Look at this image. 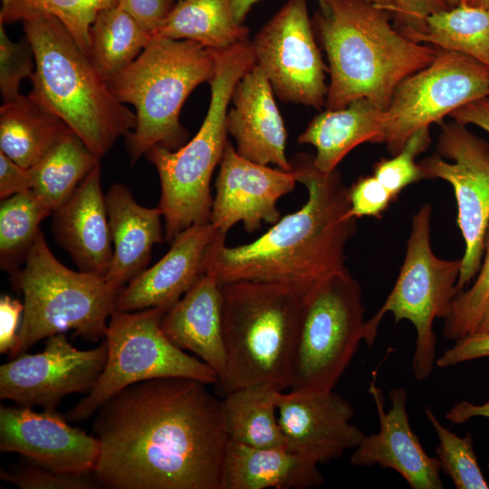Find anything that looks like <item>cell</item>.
Here are the masks:
<instances>
[{
  "mask_svg": "<svg viewBox=\"0 0 489 489\" xmlns=\"http://www.w3.org/2000/svg\"><path fill=\"white\" fill-rule=\"evenodd\" d=\"M206 386L187 378L153 379L104 402L92 426L99 485L221 489L229 436L223 402Z\"/></svg>",
  "mask_w": 489,
  "mask_h": 489,
  "instance_id": "6da1fadb",
  "label": "cell"
},
{
  "mask_svg": "<svg viewBox=\"0 0 489 489\" xmlns=\"http://www.w3.org/2000/svg\"><path fill=\"white\" fill-rule=\"evenodd\" d=\"M292 171L307 189L297 211L281 217L257 239L229 247L218 233L208 246L203 273H212L221 285L258 281L290 287L302 297L345 265V246L357 230L350 214L348 188L339 171H319L312 156L297 155Z\"/></svg>",
  "mask_w": 489,
  "mask_h": 489,
  "instance_id": "7a4b0ae2",
  "label": "cell"
},
{
  "mask_svg": "<svg viewBox=\"0 0 489 489\" xmlns=\"http://www.w3.org/2000/svg\"><path fill=\"white\" fill-rule=\"evenodd\" d=\"M312 20L329 62L326 110L368 99L385 110L401 81L429 65L438 48L410 40L368 0H327Z\"/></svg>",
  "mask_w": 489,
  "mask_h": 489,
  "instance_id": "3957f363",
  "label": "cell"
},
{
  "mask_svg": "<svg viewBox=\"0 0 489 489\" xmlns=\"http://www.w3.org/2000/svg\"><path fill=\"white\" fill-rule=\"evenodd\" d=\"M35 69L28 96L61 119L97 157L136 126V114L112 93L92 60L56 17L35 14L22 21Z\"/></svg>",
  "mask_w": 489,
  "mask_h": 489,
  "instance_id": "277c9868",
  "label": "cell"
},
{
  "mask_svg": "<svg viewBox=\"0 0 489 489\" xmlns=\"http://www.w3.org/2000/svg\"><path fill=\"white\" fill-rule=\"evenodd\" d=\"M302 296L273 283L222 285L226 393L248 386L290 388L302 314Z\"/></svg>",
  "mask_w": 489,
  "mask_h": 489,
  "instance_id": "5b68a950",
  "label": "cell"
},
{
  "mask_svg": "<svg viewBox=\"0 0 489 489\" xmlns=\"http://www.w3.org/2000/svg\"><path fill=\"white\" fill-rule=\"evenodd\" d=\"M216 72L206 118L194 138L177 149L154 146L145 155L158 170L165 220V238L171 243L185 229L210 222V182L227 144L226 115L234 90L255 64L250 41L216 51Z\"/></svg>",
  "mask_w": 489,
  "mask_h": 489,
  "instance_id": "8992f818",
  "label": "cell"
},
{
  "mask_svg": "<svg viewBox=\"0 0 489 489\" xmlns=\"http://www.w3.org/2000/svg\"><path fill=\"white\" fill-rule=\"evenodd\" d=\"M216 72L214 50L189 40L153 38L126 69L109 82L114 96L135 108L136 126L126 136L131 165L154 146H183L188 136L181 108L199 84Z\"/></svg>",
  "mask_w": 489,
  "mask_h": 489,
  "instance_id": "52a82bcc",
  "label": "cell"
},
{
  "mask_svg": "<svg viewBox=\"0 0 489 489\" xmlns=\"http://www.w3.org/2000/svg\"><path fill=\"white\" fill-rule=\"evenodd\" d=\"M24 258V268L14 273L24 295V312L11 359L69 330L87 341L105 337L121 290L113 289L102 275L76 272L60 263L42 231Z\"/></svg>",
  "mask_w": 489,
  "mask_h": 489,
  "instance_id": "ba28073f",
  "label": "cell"
},
{
  "mask_svg": "<svg viewBox=\"0 0 489 489\" xmlns=\"http://www.w3.org/2000/svg\"><path fill=\"white\" fill-rule=\"evenodd\" d=\"M166 311L149 308L112 312L104 337L108 352L103 371L91 391L64 414L68 421L86 420L110 397L140 381L177 377L206 385L218 383L210 366L166 336L161 328Z\"/></svg>",
  "mask_w": 489,
  "mask_h": 489,
  "instance_id": "9c48e42d",
  "label": "cell"
},
{
  "mask_svg": "<svg viewBox=\"0 0 489 489\" xmlns=\"http://www.w3.org/2000/svg\"><path fill=\"white\" fill-rule=\"evenodd\" d=\"M432 207L425 203L412 218L407 250L397 281L379 310L365 321L363 340L375 341L387 312L395 321H409L417 332L412 369L417 379H427L436 364V319H445L457 294L461 259L437 257L430 244Z\"/></svg>",
  "mask_w": 489,
  "mask_h": 489,
  "instance_id": "30bf717a",
  "label": "cell"
},
{
  "mask_svg": "<svg viewBox=\"0 0 489 489\" xmlns=\"http://www.w3.org/2000/svg\"><path fill=\"white\" fill-rule=\"evenodd\" d=\"M290 390H333L363 340L365 308L360 283L347 268L303 297Z\"/></svg>",
  "mask_w": 489,
  "mask_h": 489,
  "instance_id": "8fae6325",
  "label": "cell"
},
{
  "mask_svg": "<svg viewBox=\"0 0 489 489\" xmlns=\"http://www.w3.org/2000/svg\"><path fill=\"white\" fill-rule=\"evenodd\" d=\"M485 96H489V68L465 54L438 49L429 65L395 89L383 111L380 143L396 155L416 131Z\"/></svg>",
  "mask_w": 489,
  "mask_h": 489,
  "instance_id": "7c38bea8",
  "label": "cell"
},
{
  "mask_svg": "<svg viewBox=\"0 0 489 489\" xmlns=\"http://www.w3.org/2000/svg\"><path fill=\"white\" fill-rule=\"evenodd\" d=\"M425 179L448 182L455 193L456 223L465 242L458 292L476 276L489 225V143L453 120L443 123L436 154L418 162Z\"/></svg>",
  "mask_w": 489,
  "mask_h": 489,
  "instance_id": "4fadbf2b",
  "label": "cell"
},
{
  "mask_svg": "<svg viewBox=\"0 0 489 489\" xmlns=\"http://www.w3.org/2000/svg\"><path fill=\"white\" fill-rule=\"evenodd\" d=\"M307 0H288L251 42L255 64L283 101L321 109L328 85Z\"/></svg>",
  "mask_w": 489,
  "mask_h": 489,
  "instance_id": "5bb4252c",
  "label": "cell"
},
{
  "mask_svg": "<svg viewBox=\"0 0 489 489\" xmlns=\"http://www.w3.org/2000/svg\"><path fill=\"white\" fill-rule=\"evenodd\" d=\"M107 352L105 340L82 350L72 346L64 332L50 336L42 352H24L0 366V398L55 411L67 395L91 391L103 371Z\"/></svg>",
  "mask_w": 489,
  "mask_h": 489,
  "instance_id": "9a60e30c",
  "label": "cell"
},
{
  "mask_svg": "<svg viewBox=\"0 0 489 489\" xmlns=\"http://www.w3.org/2000/svg\"><path fill=\"white\" fill-rule=\"evenodd\" d=\"M64 415L30 407L0 408V451L17 453L46 469L92 474L100 454L95 436L70 426Z\"/></svg>",
  "mask_w": 489,
  "mask_h": 489,
  "instance_id": "2e32d148",
  "label": "cell"
},
{
  "mask_svg": "<svg viewBox=\"0 0 489 489\" xmlns=\"http://www.w3.org/2000/svg\"><path fill=\"white\" fill-rule=\"evenodd\" d=\"M295 173L251 161L227 142L219 164L210 223L223 235L236 224L254 233L281 218L278 200L295 188Z\"/></svg>",
  "mask_w": 489,
  "mask_h": 489,
  "instance_id": "e0dca14e",
  "label": "cell"
},
{
  "mask_svg": "<svg viewBox=\"0 0 489 489\" xmlns=\"http://www.w3.org/2000/svg\"><path fill=\"white\" fill-rule=\"evenodd\" d=\"M277 411L285 448L318 465L340 458L365 436L350 422L355 415L351 403L333 390L281 391Z\"/></svg>",
  "mask_w": 489,
  "mask_h": 489,
  "instance_id": "ac0fdd59",
  "label": "cell"
},
{
  "mask_svg": "<svg viewBox=\"0 0 489 489\" xmlns=\"http://www.w3.org/2000/svg\"><path fill=\"white\" fill-rule=\"evenodd\" d=\"M375 378L369 391L379 415V430L365 435L350 455L355 466L379 465L398 473L412 489H442L440 464L430 456L412 430L407 410L408 392L402 387L388 392L390 408L386 411L381 389Z\"/></svg>",
  "mask_w": 489,
  "mask_h": 489,
  "instance_id": "d6986e66",
  "label": "cell"
},
{
  "mask_svg": "<svg viewBox=\"0 0 489 489\" xmlns=\"http://www.w3.org/2000/svg\"><path fill=\"white\" fill-rule=\"evenodd\" d=\"M218 233L210 222L194 225L179 233L160 260L145 268L121 290L116 310H168L204 273L205 254Z\"/></svg>",
  "mask_w": 489,
  "mask_h": 489,
  "instance_id": "ffe728a7",
  "label": "cell"
},
{
  "mask_svg": "<svg viewBox=\"0 0 489 489\" xmlns=\"http://www.w3.org/2000/svg\"><path fill=\"white\" fill-rule=\"evenodd\" d=\"M226 115L227 132L236 141L242 157L262 165L292 171L285 154L287 132L262 69L254 64L237 82Z\"/></svg>",
  "mask_w": 489,
  "mask_h": 489,
  "instance_id": "44dd1931",
  "label": "cell"
},
{
  "mask_svg": "<svg viewBox=\"0 0 489 489\" xmlns=\"http://www.w3.org/2000/svg\"><path fill=\"white\" fill-rule=\"evenodd\" d=\"M53 230L80 271L106 274L113 249L99 163L53 212Z\"/></svg>",
  "mask_w": 489,
  "mask_h": 489,
  "instance_id": "7402d4cb",
  "label": "cell"
},
{
  "mask_svg": "<svg viewBox=\"0 0 489 489\" xmlns=\"http://www.w3.org/2000/svg\"><path fill=\"white\" fill-rule=\"evenodd\" d=\"M161 328L176 346L210 366L221 383L226 373L222 330V285L209 272L164 313Z\"/></svg>",
  "mask_w": 489,
  "mask_h": 489,
  "instance_id": "603a6c76",
  "label": "cell"
},
{
  "mask_svg": "<svg viewBox=\"0 0 489 489\" xmlns=\"http://www.w3.org/2000/svg\"><path fill=\"white\" fill-rule=\"evenodd\" d=\"M105 198L113 254L104 278L113 289L122 290L145 269L154 244L163 241L162 213L138 204L120 183L112 185Z\"/></svg>",
  "mask_w": 489,
  "mask_h": 489,
  "instance_id": "cb8c5ba5",
  "label": "cell"
},
{
  "mask_svg": "<svg viewBox=\"0 0 489 489\" xmlns=\"http://www.w3.org/2000/svg\"><path fill=\"white\" fill-rule=\"evenodd\" d=\"M324 483L317 463L285 447L227 443L221 489H309Z\"/></svg>",
  "mask_w": 489,
  "mask_h": 489,
  "instance_id": "d4e9b609",
  "label": "cell"
},
{
  "mask_svg": "<svg viewBox=\"0 0 489 489\" xmlns=\"http://www.w3.org/2000/svg\"><path fill=\"white\" fill-rule=\"evenodd\" d=\"M383 111L368 99L355 100L341 109L326 110L312 119L298 142L313 146V165L321 173L330 174L357 146L380 143Z\"/></svg>",
  "mask_w": 489,
  "mask_h": 489,
  "instance_id": "484cf974",
  "label": "cell"
},
{
  "mask_svg": "<svg viewBox=\"0 0 489 489\" xmlns=\"http://www.w3.org/2000/svg\"><path fill=\"white\" fill-rule=\"evenodd\" d=\"M70 128L28 95L0 108V151L21 167L32 168Z\"/></svg>",
  "mask_w": 489,
  "mask_h": 489,
  "instance_id": "4316f807",
  "label": "cell"
},
{
  "mask_svg": "<svg viewBox=\"0 0 489 489\" xmlns=\"http://www.w3.org/2000/svg\"><path fill=\"white\" fill-rule=\"evenodd\" d=\"M248 29L234 15L230 0H179L153 38L189 40L216 51L248 40Z\"/></svg>",
  "mask_w": 489,
  "mask_h": 489,
  "instance_id": "83f0119b",
  "label": "cell"
},
{
  "mask_svg": "<svg viewBox=\"0 0 489 489\" xmlns=\"http://www.w3.org/2000/svg\"><path fill=\"white\" fill-rule=\"evenodd\" d=\"M99 159L70 129L29 168L31 190L53 213L72 196Z\"/></svg>",
  "mask_w": 489,
  "mask_h": 489,
  "instance_id": "f1b7e54d",
  "label": "cell"
},
{
  "mask_svg": "<svg viewBox=\"0 0 489 489\" xmlns=\"http://www.w3.org/2000/svg\"><path fill=\"white\" fill-rule=\"evenodd\" d=\"M280 392L254 385L226 393L222 402L229 440L254 447H285L277 411Z\"/></svg>",
  "mask_w": 489,
  "mask_h": 489,
  "instance_id": "f546056e",
  "label": "cell"
},
{
  "mask_svg": "<svg viewBox=\"0 0 489 489\" xmlns=\"http://www.w3.org/2000/svg\"><path fill=\"white\" fill-rule=\"evenodd\" d=\"M152 39V33L118 4L101 10L93 21L89 56L109 82L134 62Z\"/></svg>",
  "mask_w": 489,
  "mask_h": 489,
  "instance_id": "4dcf8cb0",
  "label": "cell"
},
{
  "mask_svg": "<svg viewBox=\"0 0 489 489\" xmlns=\"http://www.w3.org/2000/svg\"><path fill=\"white\" fill-rule=\"evenodd\" d=\"M404 35L417 43L465 54L489 68V7L461 3L430 14L423 33Z\"/></svg>",
  "mask_w": 489,
  "mask_h": 489,
  "instance_id": "1f68e13d",
  "label": "cell"
},
{
  "mask_svg": "<svg viewBox=\"0 0 489 489\" xmlns=\"http://www.w3.org/2000/svg\"><path fill=\"white\" fill-rule=\"evenodd\" d=\"M0 23L23 21L35 14L60 20L81 49L90 55V30L97 14L119 0H1Z\"/></svg>",
  "mask_w": 489,
  "mask_h": 489,
  "instance_id": "d6a6232c",
  "label": "cell"
},
{
  "mask_svg": "<svg viewBox=\"0 0 489 489\" xmlns=\"http://www.w3.org/2000/svg\"><path fill=\"white\" fill-rule=\"evenodd\" d=\"M52 212L28 190L2 199L0 206V259L4 269L26 255L41 222Z\"/></svg>",
  "mask_w": 489,
  "mask_h": 489,
  "instance_id": "836d02e7",
  "label": "cell"
},
{
  "mask_svg": "<svg viewBox=\"0 0 489 489\" xmlns=\"http://www.w3.org/2000/svg\"><path fill=\"white\" fill-rule=\"evenodd\" d=\"M425 414L434 428L439 444L436 448L441 471L450 477L457 489H488L473 446L471 434L459 436L437 419L430 408Z\"/></svg>",
  "mask_w": 489,
  "mask_h": 489,
  "instance_id": "e575fe53",
  "label": "cell"
},
{
  "mask_svg": "<svg viewBox=\"0 0 489 489\" xmlns=\"http://www.w3.org/2000/svg\"><path fill=\"white\" fill-rule=\"evenodd\" d=\"M489 304V225L484 238V255L477 277L469 289L457 292L444 319L443 335L455 341L475 332Z\"/></svg>",
  "mask_w": 489,
  "mask_h": 489,
  "instance_id": "d590c367",
  "label": "cell"
},
{
  "mask_svg": "<svg viewBox=\"0 0 489 489\" xmlns=\"http://www.w3.org/2000/svg\"><path fill=\"white\" fill-rule=\"evenodd\" d=\"M430 142L429 128L420 129L411 135L399 152L388 159L381 158L375 164L373 175L395 200L404 188L425 179L415 159L428 148Z\"/></svg>",
  "mask_w": 489,
  "mask_h": 489,
  "instance_id": "8d00e7d4",
  "label": "cell"
},
{
  "mask_svg": "<svg viewBox=\"0 0 489 489\" xmlns=\"http://www.w3.org/2000/svg\"><path fill=\"white\" fill-rule=\"evenodd\" d=\"M34 69V53L27 37L19 42L10 40L0 23V91L4 103L21 95L22 80L31 78Z\"/></svg>",
  "mask_w": 489,
  "mask_h": 489,
  "instance_id": "74e56055",
  "label": "cell"
},
{
  "mask_svg": "<svg viewBox=\"0 0 489 489\" xmlns=\"http://www.w3.org/2000/svg\"><path fill=\"white\" fill-rule=\"evenodd\" d=\"M0 478L21 489H94L93 474L57 473L30 462L12 471L1 470Z\"/></svg>",
  "mask_w": 489,
  "mask_h": 489,
  "instance_id": "f35d334b",
  "label": "cell"
},
{
  "mask_svg": "<svg viewBox=\"0 0 489 489\" xmlns=\"http://www.w3.org/2000/svg\"><path fill=\"white\" fill-rule=\"evenodd\" d=\"M350 214L358 218L381 217L395 198L374 176L358 178L349 188Z\"/></svg>",
  "mask_w": 489,
  "mask_h": 489,
  "instance_id": "ab89813d",
  "label": "cell"
},
{
  "mask_svg": "<svg viewBox=\"0 0 489 489\" xmlns=\"http://www.w3.org/2000/svg\"><path fill=\"white\" fill-rule=\"evenodd\" d=\"M394 26L403 34L425 31L427 18L448 8L440 0H394Z\"/></svg>",
  "mask_w": 489,
  "mask_h": 489,
  "instance_id": "60d3db41",
  "label": "cell"
},
{
  "mask_svg": "<svg viewBox=\"0 0 489 489\" xmlns=\"http://www.w3.org/2000/svg\"><path fill=\"white\" fill-rule=\"evenodd\" d=\"M489 357V333L474 332L455 341L436 360L439 368H447L468 360Z\"/></svg>",
  "mask_w": 489,
  "mask_h": 489,
  "instance_id": "b9f144b4",
  "label": "cell"
},
{
  "mask_svg": "<svg viewBox=\"0 0 489 489\" xmlns=\"http://www.w3.org/2000/svg\"><path fill=\"white\" fill-rule=\"evenodd\" d=\"M119 5L152 34L174 6L172 0H119Z\"/></svg>",
  "mask_w": 489,
  "mask_h": 489,
  "instance_id": "7bdbcfd3",
  "label": "cell"
},
{
  "mask_svg": "<svg viewBox=\"0 0 489 489\" xmlns=\"http://www.w3.org/2000/svg\"><path fill=\"white\" fill-rule=\"evenodd\" d=\"M24 304L9 295L0 298V353H10L17 343L21 314Z\"/></svg>",
  "mask_w": 489,
  "mask_h": 489,
  "instance_id": "ee69618b",
  "label": "cell"
},
{
  "mask_svg": "<svg viewBox=\"0 0 489 489\" xmlns=\"http://www.w3.org/2000/svg\"><path fill=\"white\" fill-rule=\"evenodd\" d=\"M31 176L26 169L0 151V197L5 199L31 190Z\"/></svg>",
  "mask_w": 489,
  "mask_h": 489,
  "instance_id": "f6af8a7d",
  "label": "cell"
},
{
  "mask_svg": "<svg viewBox=\"0 0 489 489\" xmlns=\"http://www.w3.org/2000/svg\"><path fill=\"white\" fill-rule=\"evenodd\" d=\"M449 117L464 125H475L489 133V96L457 108L449 114Z\"/></svg>",
  "mask_w": 489,
  "mask_h": 489,
  "instance_id": "bcb514c9",
  "label": "cell"
},
{
  "mask_svg": "<svg viewBox=\"0 0 489 489\" xmlns=\"http://www.w3.org/2000/svg\"><path fill=\"white\" fill-rule=\"evenodd\" d=\"M478 417L489 418V400L481 405L461 401L455 404L446 414V417L453 424H463Z\"/></svg>",
  "mask_w": 489,
  "mask_h": 489,
  "instance_id": "7dc6e473",
  "label": "cell"
},
{
  "mask_svg": "<svg viewBox=\"0 0 489 489\" xmlns=\"http://www.w3.org/2000/svg\"><path fill=\"white\" fill-rule=\"evenodd\" d=\"M233 9V13L235 20L239 24H243L246 14L252 8V6L260 0H230ZM320 11L323 14L328 12L327 0H317Z\"/></svg>",
  "mask_w": 489,
  "mask_h": 489,
  "instance_id": "c3c4849f",
  "label": "cell"
},
{
  "mask_svg": "<svg viewBox=\"0 0 489 489\" xmlns=\"http://www.w3.org/2000/svg\"><path fill=\"white\" fill-rule=\"evenodd\" d=\"M377 6L384 9L391 14V17L396 10V5L394 0H368Z\"/></svg>",
  "mask_w": 489,
  "mask_h": 489,
  "instance_id": "681fc988",
  "label": "cell"
},
{
  "mask_svg": "<svg viewBox=\"0 0 489 489\" xmlns=\"http://www.w3.org/2000/svg\"><path fill=\"white\" fill-rule=\"evenodd\" d=\"M475 331L489 333V304L485 309Z\"/></svg>",
  "mask_w": 489,
  "mask_h": 489,
  "instance_id": "f907efd6",
  "label": "cell"
},
{
  "mask_svg": "<svg viewBox=\"0 0 489 489\" xmlns=\"http://www.w3.org/2000/svg\"><path fill=\"white\" fill-rule=\"evenodd\" d=\"M462 3L471 6L489 7V0H463Z\"/></svg>",
  "mask_w": 489,
  "mask_h": 489,
  "instance_id": "816d5d0a",
  "label": "cell"
},
{
  "mask_svg": "<svg viewBox=\"0 0 489 489\" xmlns=\"http://www.w3.org/2000/svg\"><path fill=\"white\" fill-rule=\"evenodd\" d=\"M448 9L456 7L463 0H440Z\"/></svg>",
  "mask_w": 489,
  "mask_h": 489,
  "instance_id": "f5cc1de1",
  "label": "cell"
},
{
  "mask_svg": "<svg viewBox=\"0 0 489 489\" xmlns=\"http://www.w3.org/2000/svg\"><path fill=\"white\" fill-rule=\"evenodd\" d=\"M177 1H179V0H177Z\"/></svg>",
  "mask_w": 489,
  "mask_h": 489,
  "instance_id": "db71d44e",
  "label": "cell"
}]
</instances>
